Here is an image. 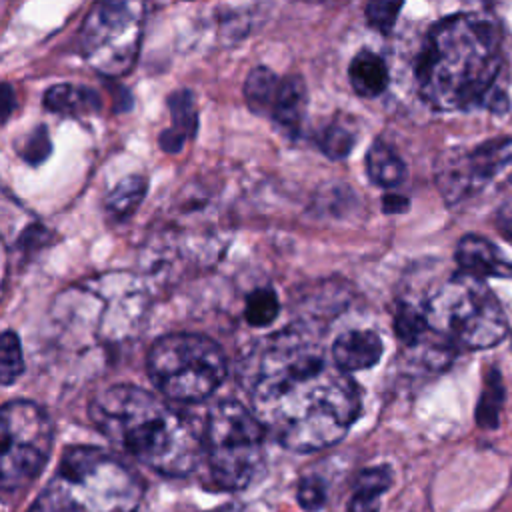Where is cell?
<instances>
[{
  "mask_svg": "<svg viewBox=\"0 0 512 512\" xmlns=\"http://www.w3.org/2000/svg\"><path fill=\"white\" fill-rule=\"evenodd\" d=\"M242 382L264 430L294 452L340 442L360 414L354 380L304 330L262 340L244 360Z\"/></svg>",
  "mask_w": 512,
  "mask_h": 512,
  "instance_id": "6da1fadb",
  "label": "cell"
},
{
  "mask_svg": "<svg viewBox=\"0 0 512 512\" xmlns=\"http://www.w3.org/2000/svg\"><path fill=\"white\" fill-rule=\"evenodd\" d=\"M502 36L482 14H452L436 22L416 58V86L422 100L442 112L486 106L498 90Z\"/></svg>",
  "mask_w": 512,
  "mask_h": 512,
  "instance_id": "7a4b0ae2",
  "label": "cell"
},
{
  "mask_svg": "<svg viewBox=\"0 0 512 512\" xmlns=\"http://www.w3.org/2000/svg\"><path fill=\"white\" fill-rule=\"evenodd\" d=\"M88 412L114 446L158 474L186 476L200 460L204 446L190 420L144 388H104Z\"/></svg>",
  "mask_w": 512,
  "mask_h": 512,
  "instance_id": "3957f363",
  "label": "cell"
},
{
  "mask_svg": "<svg viewBox=\"0 0 512 512\" xmlns=\"http://www.w3.org/2000/svg\"><path fill=\"white\" fill-rule=\"evenodd\" d=\"M142 496V478L120 458L94 446H70L26 512H134Z\"/></svg>",
  "mask_w": 512,
  "mask_h": 512,
  "instance_id": "277c9868",
  "label": "cell"
},
{
  "mask_svg": "<svg viewBox=\"0 0 512 512\" xmlns=\"http://www.w3.org/2000/svg\"><path fill=\"white\" fill-rule=\"evenodd\" d=\"M428 328L454 350H478L498 344L506 332V314L484 280L458 272L424 306Z\"/></svg>",
  "mask_w": 512,
  "mask_h": 512,
  "instance_id": "5b68a950",
  "label": "cell"
},
{
  "mask_svg": "<svg viewBox=\"0 0 512 512\" xmlns=\"http://www.w3.org/2000/svg\"><path fill=\"white\" fill-rule=\"evenodd\" d=\"M152 384L170 400L202 402L226 378L222 348L200 334H168L158 338L146 358Z\"/></svg>",
  "mask_w": 512,
  "mask_h": 512,
  "instance_id": "8992f818",
  "label": "cell"
},
{
  "mask_svg": "<svg viewBox=\"0 0 512 512\" xmlns=\"http://www.w3.org/2000/svg\"><path fill=\"white\" fill-rule=\"evenodd\" d=\"M266 430L244 404L218 402L206 422L204 452L210 480L222 490L246 488L262 470Z\"/></svg>",
  "mask_w": 512,
  "mask_h": 512,
  "instance_id": "52a82bcc",
  "label": "cell"
},
{
  "mask_svg": "<svg viewBox=\"0 0 512 512\" xmlns=\"http://www.w3.org/2000/svg\"><path fill=\"white\" fill-rule=\"evenodd\" d=\"M142 2H98L80 28V50L86 62L104 76L132 70L144 34Z\"/></svg>",
  "mask_w": 512,
  "mask_h": 512,
  "instance_id": "ba28073f",
  "label": "cell"
},
{
  "mask_svg": "<svg viewBox=\"0 0 512 512\" xmlns=\"http://www.w3.org/2000/svg\"><path fill=\"white\" fill-rule=\"evenodd\" d=\"M0 484L4 492L26 488L44 468L52 448V424L34 402L12 400L0 412Z\"/></svg>",
  "mask_w": 512,
  "mask_h": 512,
  "instance_id": "9c48e42d",
  "label": "cell"
},
{
  "mask_svg": "<svg viewBox=\"0 0 512 512\" xmlns=\"http://www.w3.org/2000/svg\"><path fill=\"white\" fill-rule=\"evenodd\" d=\"M512 164V138L482 142L470 152H446L436 170V182L448 204L482 190L498 172Z\"/></svg>",
  "mask_w": 512,
  "mask_h": 512,
  "instance_id": "30bf717a",
  "label": "cell"
},
{
  "mask_svg": "<svg viewBox=\"0 0 512 512\" xmlns=\"http://www.w3.org/2000/svg\"><path fill=\"white\" fill-rule=\"evenodd\" d=\"M456 264L460 272L474 278H512V260L490 240L478 234H466L456 246Z\"/></svg>",
  "mask_w": 512,
  "mask_h": 512,
  "instance_id": "8fae6325",
  "label": "cell"
},
{
  "mask_svg": "<svg viewBox=\"0 0 512 512\" xmlns=\"http://www.w3.org/2000/svg\"><path fill=\"white\" fill-rule=\"evenodd\" d=\"M330 356L346 374L366 370L380 360L382 340L374 330H348L334 340Z\"/></svg>",
  "mask_w": 512,
  "mask_h": 512,
  "instance_id": "7c38bea8",
  "label": "cell"
},
{
  "mask_svg": "<svg viewBox=\"0 0 512 512\" xmlns=\"http://www.w3.org/2000/svg\"><path fill=\"white\" fill-rule=\"evenodd\" d=\"M306 106H308V96H306V86L302 78L284 76L276 90V96L270 108V118L282 128L294 132L302 124Z\"/></svg>",
  "mask_w": 512,
  "mask_h": 512,
  "instance_id": "4fadbf2b",
  "label": "cell"
},
{
  "mask_svg": "<svg viewBox=\"0 0 512 512\" xmlns=\"http://www.w3.org/2000/svg\"><path fill=\"white\" fill-rule=\"evenodd\" d=\"M44 106L62 116H86L100 110L98 92L76 84H54L44 94Z\"/></svg>",
  "mask_w": 512,
  "mask_h": 512,
  "instance_id": "5bb4252c",
  "label": "cell"
},
{
  "mask_svg": "<svg viewBox=\"0 0 512 512\" xmlns=\"http://www.w3.org/2000/svg\"><path fill=\"white\" fill-rule=\"evenodd\" d=\"M348 78L358 96L376 98L388 86V68L376 52L360 50L350 62Z\"/></svg>",
  "mask_w": 512,
  "mask_h": 512,
  "instance_id": "9a60e30c",
  "label": "cell"
},
{
  "mask_svg": "<svg viewBox=\"0 0 512 512\" xmlns=\"http://www.w3.org/2000/svg\"><path fill=\"white\" fill-rule=\"evenodd\" d=\"M392 472L388 466H372L362 470L352 486L348 512H378L380 496L390 488Z\"/></svg>",
  "mask_w": 512,
  "mask_h": 512,
  "instance_id": "2e32d148",
  "label": "cell"
},
{
  "mask_svg": "<svg viewBox=\"0 0 512 512\" xmlns=\"http://www.w3.org/2000/svg\"><path fill=\"white\" fill-rule=\"evenodd\" d=\"M168 106L172 112V124L160 136V146L166 152L180 150L182 142L194 134L196 128V106L194 98L188 90H178L168 98Z\"/></svg>",
  "mask_w": 512,
  "mask_h": 512,
  "instance_id": "e0dca14e",
  "label": "cell"
},
{
  "mask_svg": "<svg viewBox=\"0 0 512 512\" xmlns=\"http://www.w3.org/2000/svg\"><path fill=\"white\" fill-rule=\"evenodd\" d=\"M366 172L376 186L394 188L404 180L406 166L390 144L376 140L366 152Z\"/></svg>",
  "mask_w": 512,
  "mask_h": 512,
  "instance_id": "ac0fdd59",
  "label": "cell"
},
{
  "mask_svg": "<svg viewBox=\"0 0 512 512\" xmlns=\"http://www.w3.org/2000/svg\"><path fill=\"white\" fill-rule=\"evenodd\" d=\"M146 196V178L140 174H132L122 178L112 192L106 196L104 208L106 214L112 222H122L126 218H130L136 208L140 206V202Z\"/></svg>",
  "mask_w": 512,
  "mask_h": 512,
  "instance_id": "d6986e66",
  "label": "cell"
},
{
  "mask_svg": "<svg viewBox=\"0 0 512 512\" xmlns=\"http://www.w3.org/2000/svg\"><path fill=\"white\" fill-rule=\"evenodd\" d=\"M280 80L282 78L266 66H256L250 70L244 82V98L254 114L270 116V108L280 86Z\"/></svg>",
  "mask_w": 512,
  "mask_h": 512,
  "instance_id": "ffe728a7",
  "label": "cell"
},
{
  "mask_svg": "<svg viewBox=\"0 0 512 512\" xmlns=\"http://www.w3.org/2000/svg\"><path fill=\"white\" fill-rule=\"evenodd\" d=\"M504 404V384L496 368H488L484 376V388L476 406V424L480 428H496L500 420V410Z\"/></svg>",
  "mask_w": 512,
  "mask_h": 512,
  "instance_id": "44dd1931",
  "label": "cell"
},
{
  "mask_svg": "<svg viewBox=\"0 0 512 512\" xmlns=\"http://www.w3.org/2000/svg\"><path fill=\"white\" fill-rule=\"evenodd\" d=\"M394 332L404 346H418L426 332H430L424 310H418L414 304L404 300L398 302L394 314Z\"/></svg>",
  "mask_w": 512,
  "mask_h": 512,
  "instance_id": "7402d4cb",
  "label": "cell"
},
{
  "mask_svg": "<svg viewBox=\"0 0 512 512\" xmlns=\"http://www.w3.org/2000/svg\"><path fill=\"white\" fill-rule=\"evenodd\" d=\"M280 312V302L274 290L270 288H256L248 294L244 304V320L254 328L270 326Z\"/></svg>",
  "mask_w": 512,
  "mask_h": 512,
  "instance_id": "603a6c76",
  "label": "cell"
},
{
  "mask_svg": "<svg viewBox=\"0 0 512 512\" xmlns=\"http://www.w3.org/2000/svg\"><path fill=\"white\" fill-rule=\"evenodd\" d=\"M318 148L332 160L346 158L356 142V130L342 122V120H332L320 134H318Z\"/></svg>",
  "mask_w": 512,
  "mask_h": 512,
  "instance_id": "cb8c5ba5",
  "label": "cell"
},
{
  "mask_svg": "<svg viewBox=\"0 0 512 512\" xmlns=\"http://www.w3.org/2000/svg\"><path fill=\"white\" fill-rule=\"evenodd\" d=\"M24 370L22 346L18 334L6 330L0 340V380L4 386L12 384Z\"/></svg>",
  "mask_w": 512,
  "mask_h": 512,
  "instance_id": "d4e9b609",
  "label": "cell"
},
{
  "mask_svg": "<svg viewBox=\"0 0 512 512\" xmlns=\"http://www.w3.org/2000/svg\"><path fill=\"white\" fill-rule=\"evenodd\" d=\"M400 8V2H370L366 6V20L372 28L380 30L382 34H388L396 24Z\"/></svg>",
  "mask_w": 512,
  "mask_h": 512,
  "instance_id": "484cf974",
  "label": "cell"
},
{
  "mask_svg": "<svg viewBox=\"0 0 512 512\" xmlns=\"http://www.w3.org/2000/svg\"><path fill=\"white\" fill-rule=\"evenodd\" d=\"M296 496H298V502L302 508L318 510V508H322V504L326 500V486L320 478L308 476L300 482Z\"/></svg>",
  "mask_w": 512,
  "mask_h": 512,
  "instance_id": "4316f807",
  "label": "cell"
},
{
  "mask_svg": "<svg viewBox=\"0 0 512 512\" xmlns=\"http://www.w3.org/2000/svg\"><path fill=\"white\" fill-rule=\"evenodd\" d=\"M50 154V138L44 130V126H38L26 140V146L22 148V156L30 164H40Z\"/></svg>",
  "mask_w": 512,
  "mask_h": 512,
  "instance_id": "83f0119b",
  "label": "cell"
},
{
  "mask_svg": "<svg viewBox=\"0 0 512 512\" xmlns=\"http://www.w3.org/2000/svg\"><path fill=\"white\" fill-rule=\"evenodd\" d=\"M408 208V200L400 194H386L382 198V210L388 214H396V212H404Z\"/></svg>",
  "mask_w": 512,
  "mask_h": 512,
  "instance_id": "f1b7e54d",
  "label": "cell"
},
{
  "mask_svg": "<svg viewBox=\"0 0 512 512\" xmlns=\"http://www.w3.org/2000/svg\"><path fill=\"white\" fill-rule=\"evenodd\" d=\"M496 226L500 230V234L512 244V210L510 208H502L498 218H496Z\"/></svg>",
  "mask_w": 512,
  "mask_h": 512,
  "instance_id": "f546056e",
  "label": "cell"
},
{
  "mask_svg": "<svg viewBox=\"0 0 512 512\" xmlns=\"http://www.w3.org/2000/svg\"><path fill=\"white\" fill-rule=\"evenodd\" d=\"M12 90H10V84H4V120H8L10 112H12Z\"/></svg>",
  "mask_w": 512,
  "mask_h": 512,
  "instance_id": "4dcf8cb0",
  "label": "cell"
},
{
  "mask_svg": "<svg viewBox=\"0 0 512 512\" xmlns=\"http://www.w3.org/2000/svg\"><path fill=\"white\" fill-rule=\"evenodd\" d=\"M218 512H246V510H240V508H224V510H218Z\"/></svg>",
  "mask_w": 512,
  "mask_h": 512,
  "instance_id": "1f68e13d",
  "label": "cell"
},
{
  "mask_svg": "<svg viewBox=\"0 0 512 512\" xmlns=\"http://www.w3.org/2000/svg\"><path fill=\"white\" fill-rule=\"evenodd\" d=\"M508 180H510V184H512V172H510V176H508Z\"/></svg>",
  "mask_w": 512,
  "mask_h": 512,
  "instance_id": "d6a6232c",
  "label": "cell"
}]
</instances>
